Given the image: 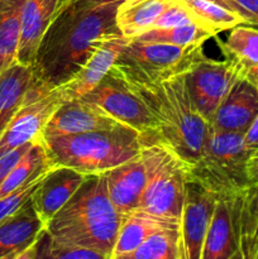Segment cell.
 <instances>
[{"label":"cell","mask_w":258,"mask_h":259,"mask_svg":"<svg viewBox=\"0 0 258 259\" xmlns=\"http://www.w3.org/2000/svg\"><path fill=\"white\" fill-rule=\"evenodd\" d=\"M119 4L71 3L48 27L32 65V81L57 88L73 77L105 34L119 32L115 14Z\"/></svg>","instance_id":"obj_1"},{"label":"cell","mask_w":258,"mask_h":259,"mask_svg":"<svg viewBox=\"0 0 258 259\" xmlns=\"http://www.w3.org/2000/svg\"><path fill=\"white\" fill-rule=\"evenodd\" d=\"M121 78L143 100L153 115L157 136L186 162L196 161L204 147L210 123L199 113L190 96L186 75L159 82Z\"/></svg>","instance_id":"obj_2"},{"label":"cell","mask_w":258,"mask_h":259,"mask_svg":"<svg viewBox=\"0 0 258 259\" xmlns=\"http://www.w3.org/2000/svg\"><path fill=\"white\" fill-rule=\"evenodd\" d=\"M121 219L109 199L105 175H91L46 229L53 239L77 243L111 259Z\"/></svg>","instance_id":"obj_3"},{"label":"cell","mask_w":258,"mask_h":259,"mask_svg":"<svg viewBox=\"0 0 258 259\" xmlns=\"http://www.w3.org/2000/svg\"><path fill=\"white\" fill-rule=\"evenodd\" d=\"M138 133L129 126L40 139L53 164L83 175H100L136 158L141 152Z\"/></svg>","instance_id":"obj_4"},{"label":"cell","mask_w":258,"mask_h":259,"mask_svg":"<svg viewBox=\"0 0 258 259\" xmlns=\"http://www.w3.org/2000/svg\"><path fill=\"white\" fill-rule=\"evenodd\" d=\"M139 141V154L146 167V189L138 209L181 219L186 185L190 181V163L156 132L142 133Z\"/></svg>","instance_id":"obj_5"},{"label":"cell","mask_w":258,"mask_h":259,"mask_svg":"<svg viewBox=\"0 0 258 259\" xmlns=\"http://www.w3.org/2000/svg\"><path fill=\"white\" fill-rule=\"evenodd\" d=\"M252 151L244 133L210 125L197 159L190 163V181H195L217 196H237L249 185L248 159Z\"/></svg>","instance_id":"obj_6"},{"label":"cell","mask_w":258,"mask_h":259,"mask_svg":"<svg viewBox=\"0 0 258 259\" xmlns=\"http://www.w3.org/2000/svg\"><path fill=\"white\" fill-rule=\"evenodd\" d=\"M204 45L174 46L132 39L111 70L128 80L159 82L186 75L205 58Z\"/></svg>","instance_id":"obj_7"},{"label":"cell","mask_w":258,"mask_h":259,"mask_svg":"<svg viewBox=\"0 0 258 259\" xmlns=\"http://www.w3.org/2000/svg\"><path fill=\"white\" fill-rule=\"evenodd\" d=\"M62 103L57 89L45 88L32 81L19 110L0 138V156L40 139L48 119Z\"/></svg>","instance_id":"obj_8"},{"label":"cell","mask_w":258,"mask_h":259,"mask_svg":"<svg viewBox=\"0 0 258 259\" xmlns=\"http://www.w3.org/2000/svg\"><path fill=\"white\" fill-rule=\"evenodd\" d=\"M82 98L139 134L157 131L156 120L143 100L111 70L94 90Z\"/></svg>","instance_id":"obj_9"},{"label":"cell","mask_w":258,"mask_h":259,"mask_svg":"<svg viewBox=\"0 0 258 259\" xmlns=\"http://www.w3.org/2000/svg\"><path fill=\"white\" fill-rule=\"evenodd\" d=\"M240 76L230 60L202 58L186 73L187 89L199 113L211 121L215 111Z\"/></svg>","instance_id":"obj_10"},{"label":"cell","mask_w":258,"mask_h":259,"mask_svg":"<svg viewBox=\"0 0 258 259\" xmlns=\"http://www.w3.org/2000/svg\"><path fill=\"white\" fill-rule=\"evenodd\" d=\"M217 199V194L197 182H187L180 223V259H201Z\"/></svg>","instance_id":"obj_11"},{"label":"cell","mask_w":258,"mask_h":259,"mask_svg":"<svg viewBox=\"0 0 258 259\" xmlns=\"http://www.w3.org/2000/svg\"><path fill=\"white\" fill-rule=\"evenodd\" d=\"M132 39L120 32L110 33L101 37L86 60L81 70L71 80L57 86L63 101L80 99L99 85L114 66L115 61Z\"/></svg>","instance_id":"obj_12"},{"label":"cell","mask_w":258,"mask_h":259,"mask_svg":"<svg viewBox=\"0 0 258 259\" xmlns=\"http://www.w3.org/2000/svg\"><path fill=\"white\" fill-rule=\"evenodd\" d=\"M125 126L83 98L63 101L48 119L40 139Z\"/></svg>","instance_id":"obj_13"},{"label":"cell","mask_w":258,"mask_h":259,"mask_svg":"<svg viewBox=\"0 0 258 259\" xmlns=\"http://www.w3.org/2000/svg\"><path fill=\"white\" fill-rule=\"evenodd\" d=\"M201 259H240L239 195L218 196Z\"/></svg>","instance_id":"obj_14"},{"label":"cell","mask_w":258,"mask_h":259,"mask_svg":"<svg viewBox=\"0 0 258 259\" xmlns=\"http://www.w3.org/2000/svg\"><path fill=\"white\" fill-rule=\"evenodd\" d=\"M75 0H25L22 10L18 62L32 67L43 34Z\"/></svg>","instance_id":"obj_15"},{"label":"cell","mask_w":258,"mask_h":259,"mask_svg":"<svg viewBox=\"0 0 258 259\" xmlns=\"http://www.w3.org/2000/svg\"><path fill=\"white\" fill-rule=\"evenodd\" d=\"M88 177V175L61 164H55L48 169L32 197L33 206L46 225L75 195Z\"/></svg>","instance_id":"obj_16"},{"label":"cell","mask_w":258,"mask_h":259,"mask_svg":"<svg viewBox=\"0 0 258 259\" xmlns=\"http://www.w3.org/2000/svg\"><path fill=\"white\" fill-rule=\"evenodd\" d=\"M258 114V90L239 76L212 116L210 125L228 132L245 133Z\"/></svg>","instance_id":"obj_17"},{"label":"cell","mask_w":258,"mask_h":259,"mask_svg":"<svg viewBox=\"0 0 258 259\" xmlns=\"http://www.w3.org/2000/svg\"><path fill=\"white\" fill-rule=\"evenodd\" d=\"M110 201L121 215L137 210L146 189V167L141 154L104 172Z\"/></svg>","instance_id":"obj_18"},{"label":"cell","mask_w":258,"mask_h":259,"mask_svg":"<svg viewBox=\"0 0 258 259\" xmlns=\"http://www.w3.org/2000/svg\"><path fill=\"white\" fill-rule=\"evenodd\" d=\"M181 219L161 217L142 209L123 215L111 259H128L151 235L163 229L180 228Z\"/></svg>","instance_id":"obj_19"},{"label":"cell","mask_w":258,"mask_h":259,"mask_svg":"<svg viewBox=\"0 0 258 259\" xmlns=\"http://www.w3.org/2000/svg\"><path fill=\"white\" fill-rule=\"evenodd\" d=\"M45 229L46 224L30 200L19 211L0 223V259H17Z\"/></svg>","instance_id":"obj_20"},{"label":"cell","mask_w":258,"mask_h":259,"mask_svg":"<svg viewBox=\"0 0 258 259\" xmlns=\"http://www.w3.org/2000/svg\"><path fill=\"white\" fill-rule=\"evenodd\" d=\"M176 0H126L119 4L115 24L119 32L134 39L152 29L159 15Z\"/></svg>","instance_id":"obj_21"},{"label":"cell","mask_w":258,"mask_h":259,"mask_svg":"<svg viewBox=\"0 0 258 259\" xmlns=\"http://www.w3.org/2000/svg\"><path fill=\"white\" fill-rule=\"evenodd\" d=\"M32 83V67L14 62L0 72V138L14 118Z\"/></svg>","instance_id":"obj_22"},{"label":"cell","mask_w":258,"mask_h":259,"mask_svg":"<svg viewBox=\"0 0 258 259\" xmlns=\"http://www.w3.org/2000/svg\"><path fill=\"white\" fill-rule=\"evenodd\" d=\"M218 45L239 72L258 65V28L254 25L239 24L232 28L224 40L218 39Z\"/></svg>","instance_id":"obj_23"},{"label":"cell","mask_w":258,"mask_h":259,"mask_svg":"<svg viewBox=\"0 0 258 259\" xmlns=\"http://www.w3.org/2000/svg\"><path fill=\"white\" fill-rule=\"evenodd\" d=\"M240 259H258V184L239 194Z\"/></svg>","instance_id":"obj_24"},{"label":"cell","mask_w":258,"mask_h":259,"mask_svg":"<svg viewBox=\"0 0 258 259\" xmlns=\"http://www.w3.org/2000/svg\"><path fill=\"white\" fill-rule=\"evenodd\" d=\"M53 166L55 164L51 161L42 141L38 139V141L33 142L29 149L23 154L22 158L13 167L12 171L9 172L7 179L0 186V199L13 192L14 190L22 187L23 185L28 184L33 179H35L38 175L43 174Z\"/></svg>","instance_id":"obj_25"},{"label":"cell","mask_w":258,"mask_h":259,"mask_svg":"<svg viewBox=\"0 0 258 259\" xmlns=\"http://www.w3.org/2000/svg\"><path fill=\"white\" fill-rule=\"evenodd\" d=\"M25 0H0V72L17 62Z\"/></svg>","instance_id":"obj_26"},{"label":"cell","mask_w":258,"mask_h":259,"mask_svg":"<svg viewBox=\"0 0 258 259\" xmlns=\"http://www.w3.org/2000/svg\"><path fill=\"white\" fill-rule=\"evenodd\" d=\"M194 17L199 27L209 30L217 37L224 30H230L239 24H247L237 13L210 0H180Z\"/></svg>","instance_id":"obj_27"},{"label":"cell","mask_w":258,"mask_h":259,"mask_svg":"<svg viewBox=\"0 0 258 259\" xmlns=\"http://www.w3.org/2000/svg\"><path fill=\"white\" fill-rule=\"evenodd\" d=\"M215 37L212 33L195 24L182 25V27L161 28V29H149L143 34L134 38L142 42L166 43L174 46H194L204 45L207 39Z\"/></svg>","instance_id":"obj_28"},{"label":"cell","mask_w":258,"mask_h":259,"mask_svg":"<svg viewBox=\"0 0 258 259\" xmlns=\"http://www.w3.org/2000/svg\"><path fill=\"white\" fill-rule=\"evenodd\" d=\"M128 259H180V228L154 233Z\"/></svg>","instance_id":"obj_29"},{"label":"cell","mask_w":258,"mask_h":259,"mask_svg":"<svg viewBox=\"0 0 258 259\" xmlns=\"http://www.w3.org/2000/svg\"><path fill=\"white\" fill-rule=\"evenodd\" d=\"M51 168H52V167H51ZM47 171L38 175V176L35 177V179H33L32 181L23 185L22 187L14 190L13 192L5 195L4 197L0 199V223L4 222L5 219H8V218L12 217V215H14L17 211H19L25 204H28V202L32 200L35 190L38 189V186H39V184L42 182L43 177L47 174Z\"/></svg>","instance_id":"obj_30"},{"label":"cell","mask_w":258,"mask_h":259,"mask_svg":"<svg viewBox=\"0 0 258 259\" xmlns=\"http://www.w3.org/2000/svg\"><path fill=\"white\" fill-rule=\"evenodd\" d=\"M105 259L103 254L77 243L66 240H51L50 259Z\"/></svg>","instance_id":"obj_31"},{"label":"cell","mask_w":258,"mask_h":259,"mask_svg":"<svg viewBox=\"0 0 258 259\" xmlns=\"http://www.w3.org/2000/svg\"><path fill=\"white\" fill-rule=\"evenodd\" d=\"M189 24L197 25L190 10L180 0H176L169 7H167L164 12L159 15L152 29L182 27V25Z\"/></svg>","instance_id":"obj_32"},{"label":"cell","mask_w":258,"mask_h":259,"mask_svg":"<svg viewBox=\"0 0 258 259\" xmlns=\"http://www.w3.org/2000/svg\"><path fill=\"white\" fill-rule=\"evenodd\" d=\"M32 143L20 146V147H18V148L12 149V151L7 152V153H4L0 156V186L3 185L4 180L7 179V176L9 175V172L12 171L13 167H14L15 164H17V162L22 158L23 154H24L25 152L29 149V147L32 146Z\"/></svg>","instance_id":"obj_33"},{"label":"cell","mask_w":258,"mask_h":259,"mask_svg":"<svg viewBox=\"0 0 258 259\" xmlns=\"http://www.w3.org/2000/svg\"><path fill=\"white\" fill-rule=\"evenodd\" d=\"M210 2L215 3V4L222 5V7L227 8V9H229V10H232V12L237 13L238 15H240V17H242L243 19L245 20V23H247V24L254 25V27H257L254 19H253V18L250 17V15L248 14V13L245 12V10L243 9L242 7H239V5H238L235 0H210Z\"/></svg>","instance_id":"obj_34"},{"label":"cell","mask_w":258,"mask_h":259,"mask_svg":"<svg viewBox=\"0 0 258 259\" xmlns=\"http://www.w3.org/2000/svg\"><path fill=\"white\" fill-rule=\"evenodd\" d=\"M244 142L252 152L258 148V114L244 133Z\"/></svg>","instance_id":"obj_35"},{"label":"cell","mask_w":258,"mask_h":259,"mask_svg":"<svg viewBox=\"0 0 258 259\" xmlns=\"http://www.w3.org/2000/svg\"><path fill=\"white\" fill-rule=\"evenodd\" d=\"M248 179L250 184H258V148L250 154L248 159Z\"/></svg>","instance_id":"obj_36"},{"label":"cell","mask_w":258,"mask_h":259,"mask_svg":"<svg viewBox=\"0 0 258 259\" xmlns=\"http://www.w3.org/2000/svg\"><path fill=\"white\" fill-rule=\"evenodd\" d=\"M235 2L254 19L258 27V0H235Z\"/></svg>","instance_id":"obj_37"},{"label":"cell","mask_w":258,"mask_h":259,"mask_svg":"<svg viewBox=\"0 0 258 259\" xmlns=\"http://www.w3.org/2000/svg\"><path fill=\"white\" fill-rule=\"evenodd\" d=\"M240 76L247 78V80L258 90V65L242 71V72H240Z\"/></svg>","instance_id":"obj_38"},{"label":"cell","mask_w":258,"mask_h":259,"mask_svg":"<svg viewBox=\"0 0 258 259\" xmlns=\"http://www.w3.org/2000/svg\"><path fill=\"white\" fill-rule=\"evenodd\" d=\"M93 4H121V3L126 2V0H86Z\"/></svg>","instance_id":"obj_39"}]
</instances>
